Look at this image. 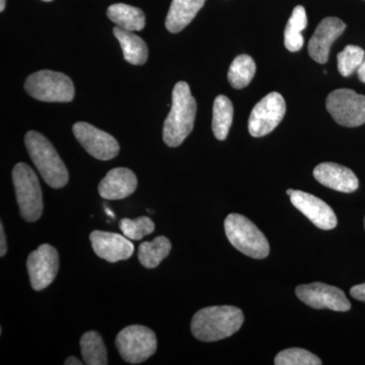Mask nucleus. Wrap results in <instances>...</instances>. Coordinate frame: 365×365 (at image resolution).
<instances>
[{"instance_id":"obj_22","label":"nucleus","mask_w":365,"mask_h":365,"mask_svg":"<svg viewBox=\"0 0 365 365\" xmlns=\"http://www.w3.org/2000/svg\"><path fill=\"white\" fill-rule=\"evenodd\" d=\"M307 16L306 9L302 6L294 7L284 31V45L290 52H297L304 46L302 32L306 30Z\"/></svg>"},{"instance_id":"obj_13","label":"nucleus","mask_w":365,"mask_h":365,"mask_svg":"<svg viewBox=\"0 0 365 365\" xmlns=\"http://www.w3.org/2000/svg\"><path fill=\"white\" fill-rule=\"evenodd\" d=\"M290 201L297 210L321 230H333L337 225V217L333 209L318 197L306 192L294 191L290 195Z\"/></svg>"},{"instance_id":"obj_9","label":"nucleus","mask_w":365,"mask_h":365,"mask_svg":"<svg viewBox=\"0 0 365 365\" xmlns=\"http://www.w3.org/2000/svg\"><path fill=\"white\" fill-rule=\"evenodd\" d=\"M287 112L284 98L272 91L255 106L249 118L250 134L254 137L267 135L282 121Z\"/></svg>"},{"instance_id":"obj_1","label":"nucleus","mask_w":365,"mask_h":365,"mask_svg":"<svg viewBox=\"0 0 365 365\" xmlns=\"http://www.w3.org/2000/svg\"><path fill=\"white\" fill-rule=\"evenodd\" d=\"M241 309L232 306L208 307L192 319L191 331L196 339L215 342L234 335L244 323Z\"/></svg>"},{"instance_id":"obj_19","label":"nucleus","mask_w":365,"mask_h":365,"mask_svg":"<svg viewBox=\"0 0 365 365\" xmlns=\"http://www.w3.org/2000/svg\"><path fill=\"white\" fill-rule=\"evenodd\" d=\"M113 33L119 41L127 62L133 66H143L148 61V48L140 37L118 26L113 29Z\"/></svg>"},{"instance_id":"obj_6","label":"nucleus","mask_w":365,"mask_h":365,"mask_svg":"<svg viewBox=\"0 0 365 365\" xmlns=\"http://www.w3.org/2000/svg\"><path fill=\"white\" fill-rule=\"evenodd\" d=\"M25 90L31 97L41 102L69 103L73 100V83L66 74L41 71L26 78Z\"/></svg>"},{"instance_id":"obj_16","label":"nucleus","mask_w":365,"mask_h":365,"mask_svg":"<svg viewBox=\"0 0 365 365\" xmlns=\"http://www.w3.org/2000/svg\"><path fill=\"white\" fill-rule=\"evenodd\" d=\"M314 177L324 186L343 193H352L359 188L356 175L338 163H319L314 170Z\"/></svg>"},{"instance_id":"obj_17","label":"nucleus","mask_w":365,"mask_h":365,"mask_svg":"<svg viewBox=\"0 0 365 365\" xmlns=\"http://www.w3.org/2000/svg\"><path fill=\"white\" fill-rule=\"evenodd\" d=\"M137 178L131 170L116 168L106 175L98 185V194L108 200H121L134 193Z\"/></svg>"},{"instance_id":"obj_15","label":"nucleus","mask_w":365,"mask_h":365,"mask_svg":"<svg viewBox=\"0 0 365 365\" xmlns=\"http://www.w3.org/2000/svg\"><path fill=\"white\" fill-rule=\"evenodd\" d=\"M90 240L97 256L110 263L127 260L134 253V245L125 235L93 230Z\"/></svg>"},{"instance_id":"obj_29","label":"nucleus","mask_w":365,"mask_h":365,"mask_svg":"<svg viewBox=\"0 0 365 365\" xmlns=\"http://www.w3.org/2000/svg\"><path fill=\"white\" fill-rule=\"evenodd\" d=\"M350 294L355 299L365 302V283L364 284L355 285L350 289Z\"/></svg>"},{"instance_id":"obj_27","label":"nucleus","mask_w":365,"mask_h":365,"mask_svg":"<svg viewBox=\"0 0 365 365\" xmlns=\"http://www.w3.org/2000/svg\"><path fill=\"white\" fill-rule=\"evenodd\" d=\"M120 230L125 237L134 241H140L145 235L153 234L155 230V223L148 216H141L136 220L123 218L119 222Z\"/></svg>"},{"instance_id":"obj_25","label":"nucleus","mask_w":365,"mask_h":365,"mask_svg":"<svg viewBox=\"0 0 365 365\" xmlns=\"http://www.w3.org/2000/svg\"><path fill=\"white\" fill-rule=\"evenodd\" d=\"M81 354L83 361L88 365L108 364L107 348L100 334L88 331L81 339Z\"/></svg>"},{"instance_id":"obj_28","label":"nucleus","mask_w":365,"mask_h":365,"mask_svg":"<svg viewBox=\"0 0 365 365\" xmlns=\"http://www.w3.org/2000/svg\"><path fill=\"white\" fill-rule=\"evenodd\" d=\"M274 364L276 365H321L322 360L314 353L302 348H290L276 355Z\"/></svg>"},{"instance_id":"obj_8","label":"nucleus","mask_w":365,"mask_h":365,"mask_svg":"<svg viewBox=\"0 0 365 365\" xmlns=\"http://www.w3.org/2000/svg\"><path fill=\"white\" fill-rule=\"evenodd\" d=\"M326 107L341 126L359 127L365 123V96L356 91L340 88L327 98Z\"/></svg>"},{"instance_id":"obj_24","label":"nucleus","mask_w":365,"mask_h":365,"mask_svg":"<svg viewBox=\"0 0 365 365\" xmlns=\"http://www.w3.org/2000/svg\"><path fill=\"white\" fill-rule=\"evenodd\" d=\"M256 63L251 56L246 54L235 57L230 64L227 78L230 86L235 90H242L251 83L256 73Z\"/></svg>"},{"instance_id":"obj_14","label":"nucleus","mask_w":365,"mask_h":365,"mask_svg":"<svg viewBox=\"0 0 365 365\" xmlns=\"http://www.w3.org/2000/svg\"><path fill=\"white\" fill-rule=\"evenodd\" d=\"M346 29L344 21L338 18L324 19L317 26L313 37L309 40L307 50L309 56L318 63L328 62L331 46L342 35Z\"/></svg>"},{"instance_id":"obj_23","label":"nucleus","mask_w":365,"mask_h":365,"mask_svg":"<svg viewBox=\"0 0 365 365\" xmlns=\"http://www.w3.org/2000/svg\"><path fill=\"white\" fill-rule=\"evenodd\" d=\"M172 245L165 237H158L153 242H143L139 246L138 259L143 267H158L163 259L169 256Z\"/></svg>"},{"instance_id":"obj_12","label":"nucleus","mask_w":365,"mask_h":365,"mask_svg":"<svg viewBox=\"0 0 365 365\" xmlns=\"http://www.w3.org/2000/svg\"><path fill=\"white\" fill-rule=\"evenodd\" d=\"M72 131L78 143L91 157L100 160H110L119 155V143L107 132L100 130L86 122L74 124Z\"/></svg>"},{"instance_id":"obj_7","label":"nucleus","mask_w":365,"mask_h":365,"mask_svg":"<svg viewBox=\"0 0 365 365\" xmlns=\"http://www.w3.org/2000/svg\"><path fill=\"white\" fill-rule=\"evenodd\" d=\"M116 347L125 361L141 364L157 351V336L144 326L126 327L117 335Z\"/></svg>"},{"instance_id":"obj_32","label":"nucleus","mask_w":365,"mask_h":365,"mask_svg":"<svg viewBox=\"0 0 365 365\" xmlns=\"http://www.w3.org/2000/svg\"><path fill=\"white\" fill-rule=\"evenodd\" d=\"M64 364H66V365H81V364H83V362L79 361V360L78 359H76V357L71 356L66 359V361L64 362Z\"/></svg>"},{"instance_id":"obj_2","label":"nucleus","mask_w":365,"mask_h":365,"mask_svg":"<svg viewBox=\"0 0 365 365\" xmlns=\"http://www.w3.org/2000/svg\"><path fill=\"white\" fill-rule=\"evenodd\" d=\"M197 103L188 83L179 81L173 90L172 108L163 124V141L170 148L181 145L193 130Z\"/></svg>"},{"instance_id":"obj_18","label":"nucleus","mask_w":365,"mask_h":365,"mask_svg":"<svg viewBox=\"0 0 365 365\" xmlns=\"http://www.w3.org/2000/svg\"><path fill=\"white\" fill-rule=\"evenodd\" d=\"M205 2L206 0H173L165 20L168 31L177 34L184 30L194 20Z\"/></svg>"},{"instance_id":"obj_21","label":"nucleus","mask_w":365,"mask_h":365,"mask_svg":"<svg viewBox=\"0 0 365 365\" xmlns=\"http://www.w3.org/2000/svg\"><path fill=\"white\" fill-rule=\"evenodd\" d=\"M234 119V106L230 98L220 95L213 104L212 130L215 138L225 140Z\"/></svg>"},{"instance_id":"obj_33","label":"nucleus","mask_w":365,"mask_h":365,"mask_svg":"<svg viewBox=\"0 0 365 365\" xmlns=\"http://www.w3.org/2000/svg\"><path fill=\"white\" fill-rule=\"evenodd\" d=\"M6 9V0H0V11H4Z\"/></svg>"},{"instance_id":"obj_31","label":"nucleus","mask_w":365,"mask_h":365,"mask_svg":"<svg viewBox=\"0 0 365 365\" xmlns=\"http://www.w3.org/2000/svg\"><path fill=\"white\" fill-rule=\"evenodd\" d=\"M357 74H359V81H361V83H365V60L362 62L359 68L357 69Z\"/></svg>"},{"instance_id":"obj_3","label":"nucleus","mask_w":365,"mask_h":365,"mask_svg":"<svg viewBox=\"0 0 365 365\" xmlns=\"http://www.w3.org/2000/svg\"><path fill=\"white\" fill-rule=\"evenodd\" d=\"M25 143L44 181L54 189L66 186L69 180L68 170L49 140L38 132L29 131Z\"/></svg>"},{"instance_id":"obj_10","label":"nucleus","mask_w":365,"mask_h":365,"mask_svg":"<svg viewBox=\"0 0 365 365\" xmlns=\"http://www.w3.org/2000/svg\"><path fill=\"white\" fill-rule=\"evenodd\" d=\"M26 268L33 289L36 292L45 289L58 273V252L50 245H41L39 248L29 255Z\"/></svg>"},{"instance_id":"obj_36","label":"nucleus","mask_w":365,"mask_h":365,"mask_svg":"<svg viewBox=\"0 0 365 365\" xmlns=\"http://www.w3.org/2000/svg\"><path fill=\"white\" fill-rule=\"evenodd\" d=\"M43 1L49 2V1H52V0H43Z\"/></svg>"},{"instance_id":"obj_37","label":"nucleus","mask_w":365,"mask_h":365,"mask_svg":"<svg viewBox=\"0 0 365 365\" xmlns=\"http://www.w3.org/2000/svg\"><path fill=\"white\" fill-rule=\"evenodd\" d=\"M364 227H365V217H364Z\"/></svg>"},{"instance_id":"obj_35","label":"nucleus","mask_w":365,"mask_h":365,"mask_svg":"<svg viewBox=\"0 0 365 365\" xmlns=\"http://www.w3.org/2000/svg\"><path fill=\"white\" fill-rule=\"evenodd\" d=\"M294 190H292V189L287 190V195L288 196L292 195V194L294 193Z\"/></svg>"},{"instance_id":"obj_4","label":"nucleus","mask_w":365,"mask_h":365,"mask_svg":"<svg viewBox=\"0 0 365 365\" xmlns=\"http://www.w3.org/2000/svg\"><path fill=\"white\" fill-rule=\"evenodd\" d=\"M225 235L228 241L242 254L254 259H264L270 246L263 232L244 215L232 213L225 218Z\"/></svg>"},{"instance_id":"obj_34","label":"nucleus","mask_w":365,"mask_h":365,"mask_svg":"<svg viewBox=\"0 0 365 365\" xmlns=\"http://www.w3.org/2000/svg\"><path fill=\"white\" fill-rule=\"evenodd\" d=\"M106 212L108 213V215L111 216V217L114 218V213L112 212L111 210H109L107 207L105 208Z\"/></svg>"},{"instance_id":"obj_26","label":"nucleus","mask_w":365,"mask_h":365,"mask_svg":"<svg viewBox=\"0 0 365 365\" xmlns=\"http://www.w3.org/2000/svg\"><path fill=\"white\" fill-rule=\"evenodd\" d=\"M364 50L359 46H346L337 56L338 71L341 76L347 78L356 71L364 61Z\"/></svg>"},{"instance_id":"obj_30","label":"nucleus","mask_w":365,"mask_h":365,"mask_svg":"<svg viewBox=\"0 0 365 365\" xmlns=\"http://www.w3.org/2000/svg\"><path fill=\"white\" fill-rule=\"evenodd\" d=\"M6 254V240L4 235V225H0V256L4 257Z\"/></svg>"},{"instance_id":"obj_20","label":"nucleus","mask_w":365,"mask_h":365,"mask_svg":"<svg viewBox=\"0 0 365 365\" xmlns=\"http://www.w3.org/2000/svg\"><path fill=\"white\" fill-rule=\"evenodd\" d=\"M108 18L120 28L135 32L143 30L145 26V16L140 9L128 4H113L108 9Z\"/></svg>"},{"instance_id":"obj_11","label":"nucleus","mask_w":365,"mask_h":365,"mask_svg":"<svg viewBox=\"0 0 365 365\" xmlns=\"http://www.w3.org/2000/svg\"><path fill=\"white\" fill-rule=\"evenodd\" d=\"M295 294L302 302L316 309H329L335 312H347L351 307L349 300L340 288L314 282L299 285Z\"/></svg>"},{"instance_id":"obj_5","label":"nucleus","mask_w":365,"mask_h":365,"mask_svg":"<svg viewBox=\"0 0 365 365\" xmlns=\"http://www.w3.org/2000/svg\"><path fill=\"white\" fill-rule=\"evenodd\" d=\"M13 181L21 217L28 222H37L44 207L37 175L26 163H19L14 168Z\"/></svg>"}]
</instances>
